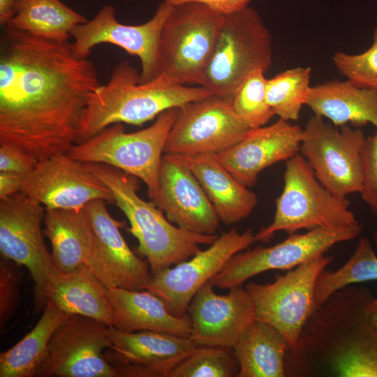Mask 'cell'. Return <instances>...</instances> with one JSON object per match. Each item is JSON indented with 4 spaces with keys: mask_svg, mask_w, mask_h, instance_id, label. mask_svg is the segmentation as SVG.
Masks as SVG:
<instances>
[{
    "mask_svg": "<svg viewBox=\"0 0 377 377\" xmlns=\"http://www.w3.org/2000/svg\"><path fill=\"white\" fill-rule=\"evenodd\" d=\"M265 71L251 72L239 84L232 98L236 114L251 128L265 125L275 115L266 98Z\"/></svg>",
    "mask_w": 377,
    "mask_h": 377,
    "instance_id": "33",
    "label": "cell"
},
{
    "mask_svg": "<svg viewBox=\"0 0 377 377\" xmlns=\"http://www.w3.org/2000/svg\"><path fill=\"white\" fill-rule=\"evenodd\" d=\"M38 161L29 152L13 144L0 142V171L30 173Z\"/></svg>",
    "mask_w": 377,
    "mask_h": 377,
    "instance_id": "37",
    "label": "cell"
},
{
    "mask_svg": "<svg viewBox=\"0 0 377 377\" xmlns=\"http://www.w3.org/2000/svg\"><path fill=\"white\" fill-rule=\"evenodd\" d=\"M373 241H374V243L375 244V246L377 247V228L374 233V235H373Z\"/></svg>",
    "mask_w": 377,
    "mask_h": 377,
    "instance_id": "42",
    "label": "cell"
},
{
    "mask_svg": "<svg viewBox=\"0 0 377 377\" xmlns=\"http://www.w3.org/2000/svg\"><path fill=\"white\" fill-rule=\"evenodd\" d=\"M108 290L93 272L82 265L71 272L53 274L45 294L47 301L66 313L90 317L114 326Z\"/></svg>",
    "mask_w": 377,
    "mask_h": 377,
    "instance_id": "25",
    "label": "cell"
},
{
    "mask_svg": "<svg viewBox=\"0 0 377 377\" xmlns=\"http://www.w3.org/2000/svg\"><path fill=\"white\" fill-rule=\"evenodd\" d=\"M332 259V256L323 254L286 274H276L271 283L250 282L245 286L254 304L256 319L274 327L284 337L290 349L297 344L316 307L317 280Z\"/></svg>",
    "mask_w": 377,
    "mask_h": 377,
    "instance_id": "8",
    "label": "cell"
},
{
    "mask_svg": "<svg viewBox=\"0 0 377 377\" xmlns=\"http://www.w3.org/2000/svg\"><path fill=\"white\" fill-rule=\"evenodd\" d=\"M250 129L236 114L230 100L212 95L178 108L164 154H216L236 145Z\"/></svg>",
    "mask_w": 377,
    "mask_h": 377,
    "instance_id": "13",
    "label": "cell"
},
{
    "mask_svg": "<svg viewBox=\"0 0 377 377\" xmlns=\"http://www.w3.org/2000/svg\"><path fill=\"white\" fill-rule=\"evenodd\" d=\"M239 370L232 348L197 346L168 377H235Z\"/></svg>",
    "mask_w": 377,
    "mask_h": 377,
    "instance_id": "32",
    "label": "cell"
},
{
    "mask_svg": "<svg viewBox=\"0 0 377 377\" xmlns=\"http://www.w3.org/2000/svg\"><path fill=\"white\" fill-rule=\"evenodd\" d=\"M87 22L60 0H18L9 26L41 38L66 42L71 31Z\"/></svg>",
    "mask_w": 377,
    "mask_h": 377,
    "instance_id": "29",
    "label": "cell"
},
{
    "mask_svg": "<svg viewBox=\"0 0 377 377\" xmlns=\"http://www.w3.org/2000/svg\"><path fill=\"white\" fill-rule=\"evenodd\" d=\"M18 0H0V24L8 25L15 15Z\"/></svg>",
    "mask_w": 377,
    "mask_h": 377,
    "instance_id": "40",
    "label": "cell"
},
{
    "mask_svg": "<svg viewBox=\"0 0 377 377\" xmlns=\"http://www.w3.org/2000/svg\"><path fill=\"white\" fill-rule=\"evenodd\" d=\"M45 214L43 205L23 192L0 200L1 255L29 270L37 313L43 311L48 280L58 271L43 237Z\"/></svg>",
    "mask_w": 377,
    "mask_h": 377,
    "instance_id": "11",
    "label": "cell"
},
{
    "mask_svg": "<svg viewBox=\"0 0 377 377\" xmlns=\"http://www.w3.org/2000/svg\"><path fill=\"white\" fill-rule=\"evenodd\" d=\"M0 44V142L19 146L38 161L67 153L101 85L94 64L77 56L69 41L9 25Z\"/></svg>",
    "mask_w": 377,
    "mask_h": 377,
    "instance_id": "1",
    "label": "cell"
},
{
    "mask_svg": "<svg viewBox=\"0 0 377 377\" xmlns=\"http://www.w3.org/2000/svg\"><path fill=\"white\" fill-rule=\"evenodd\" d=\"M256 242L251 229L235 228L219 235L205 250L200 249L188 260L151 276L147 290L163 300L168 310L182 317L199 289L220 272L237 253Z\"/></svg>",
    "mask_w": 377,
    "mask_h": 377,
    "instance_id": "15",
    "label": "cell"
},
{
    "mask_svg": "<svg viewBox=\"0 0 377 377\" xmlns=\"http://www.w3.org/2000/svg\"><path fill=\"white\" fill-rule=\"evenodd\" d=\"M349 205L346 198L335 197L320 183L309 163L298 153L286 162L283 191L276 200L273 221L259 230L256 240L269 242L278 231L291 235L303 229L360 224Z\"/></svg>",
    "mask_w": 377,
    "mask_h": 377,
    "instance_id": "4",
    "label": "cell"
},
{
    "mask_svg": "<svg viewBox=\"0 0 377 377\" xmlns=\"http://www.w3.org/2000/svg\"><path fill=\"white\" fill-rule=\"evenodd\" d=\"M70 314L47 301L34 327L18 343L0 354V377H34L56 330Z\"/></svg>",
    "mask_w": 377,
    "mask_h": 377,
    "instance_id": "28",
    "label": "cell"
},
{
    "mask_svg": "<svg viewBox=\"0 0 377 377\" xmlns=\"http://www.w3.org/2000/svg\"><path fill=\"white\" fill-rule=\"evenodd\" d=\"M110 190L114 204L127 218L128 230L138 242V251L146 258L151 276L185 261L212 244L217 235H202L172 223L161 209L138 194V178L104 163H82Z\"/></svg>",
    "mask_w": 377,
    "mask_h": 377,
    "instance_id": "3",
    "label": "cell"
},
{
    "mask_svg": "<svg viewBox=\"0 0 377 377\" xmlns=\"http://www.w3.org/2000/svg\"><path fill=\"white\" fill-rule=\"evenodd\" d=\"M214 95L208 89L171 82L163 75L140 83V74L128 61L117 64L106 84L92 94L81 119L75 144L110 125L142 126L163 112Z\"/></svg>",
    "mask_w": 377,
    "mask_h": 377,
    "instance_id": "2",
    "label": "cell"
},
{
    "mask_svg": "<svg viewBox=\"0 0 377 377\" xmlns=\"http://www.w3.org/2000/svg\"><path fill=\"white\" fill-rule=\"evenodd\" d=\"M214 288L207 282L188 304L186 313L191 322L189 338L198 346L233 348L256 319L254 304L242 286L228 289L226 295L216 293Z\"/></svg>",
    "mask_w": 377,
    "mask_h": 377,
    "instance_id": "19",
    "label": "cell"
},
{
    "mask_svg": "<svg viewBox=\"0 0 377 377\" xmlns=\"http://www.w3.org/2000/svg\"><path fill=\"white\" fill-rule=\"evenodd\" d=\"M116 329L127 332L156 331L189 337L191 322L188 314H172L161 299L147 290L114 288L108 290Z\"/></svg>",
    "mask_w": 377,
    "mask_h": 377,
    "instance_id": "23",
    "label": "cell"
},
{
    "mask_svg": "<svg viewBox=\"0 0 377 377\" xmlns=\"http://www.w3.org/2000/svg\"><path fill=\"white\" fill-rule=\"evenodd\" d=\"M311 71L309 67H297L267 80V101L279 119L288 121L299 119L310 89Z\"/></svg>",
    "mask_w": 377,
    "mask_h": 377,
    "instance_id": "31",
    "label": "cell"
},
{
    "mask_svg": "<svg viewBox=\"0 0 377 377\" xmlns=\"http://www.w3.org/2000/svg\"><path fill=\"white\" fill-rule=\"evenodd\" d=\"M112 347L105 355L118 376L168 377L198 346L189 337L156 331L127 332L109 327Z\"/></svg>",
    "mask_w": 377,
    "mask_h": 377,
    "instance_id": "18",
    "label": "cell"
},
{
    "mask_svg": "<svg viewBox=\"0 0 377 377\" xmlns=\"http://www.w3.org/2000/svg\"><path fill=\"white\" fill-rule=\"evenodd\" d=\"M22 192L45 209H81L98 199L114 204L107 186L66 153L40 161L27 175Z\"/></svg>",
    "mask_w": 377,
    "mask_h": 377,
    "instance_id": "16",
    "label": "cell"
},
{
    "mask_svg": "<svg viewBox=\"0 0 377 377\" xmlns=\"http://www.w3.org/2000/svg\"><path fill=\"white\" fill-rule=\"evenodd\" d=\"M177 111L178 108L167 110L150 126L134 133L114 124L73 145L66 154L81 163H104L135 176L145 184L151 198L158 189L160 164Z\"/></svg>",
    "mask_w": 377,
    "mask_h": 377,
    "instance_id": "5",
    "label": "cell"
},
{
    "mask_svg": "<svg viewBox=\"0 0 377 377\" xmlns=\"http://www.w3.org/2000/svg\"><path fill=\"white\" fill-rule=\"evenodd\" d=\"M183 157L203 188L220 221L232 225L252 213L258 202L257 195L237 179L215 154Z\"/></svg>",
    "mask_w": 377,
    "mask_h": 377,
    "instance_id": "24",
    "label": "cell"
},
{
    "mask_svg": "<svg viewBox=\"0 0 377 377\" xmlns=\"http://www.w3.org/2000/svg\"><path fill=\"white\" fill-rule=\"evenodd\" d=\"M43 221L52 258L59 272H71L82 265L94 269L98 259V241L84 208L45 209Z\"/></svg>",
    "mask_w": 377,
    "mask_h": 377,
    "instance_id": "22",
    "label": "cell"
},
{
    "mask_svg": "<svg viewBox=\"0 0 377 377\" xmlns=\"http://www.w3.org/2000/svg\"><path fill=\"white\" fill-rule=\"evenodd\" d=\"M362 200L377 214V133L366 137L361 151Z\"/></svg>",
    "mask_w": 377,
    "mask_h": 377,
    "instance_id": "36",
    "label": "cell"
},
{
    "mask_svg": "<svg viewBox=\"0 0 377 377\" xmlns=\"http://www.w3.org/2000/svg\"><path fill=\"white\" fill-rule=\"evenodd\" d=\"M22 265L3 256L0 258V330L15 314L20 303Z\"/></svg>",
    "mask_w": 377,
    "mask_h": 377,
    "instance_id": "35",
    "label": "cell"
},
{
    "mask_svg": "<svg viewBox=\"0 0 377 377\" xmlns=\"http://www.w3.org/2000/svg\"><path fill=\"white\" fill-rule=\"evenodd\" d=\"M172 7L173 5L162 1L149 21L128 25L117 21L114 6H104L94 18L77 25L71 31L72 49L77 56L87 58L97 45H117L140 59V83L151 82L161 74L160 36Z\"/></svg>",
    "mask_w": 377,
    "mask_h": 377,
    "instance_id": "12",
    "label": "cell"
},
{
    "mask_svg": "<svg viewBox=\"0 0 377 377\" xmlns=\"http://www.w3.org/2000/svg\"><path fill=\"white\" fill-rule=\"evenodd\" d=\"M272 60L271 35L248 6L225 15L202 87L232 101L242 80L254 70L268 71Z\"/></svg>",
    "mask_w": 377,
    "mask_h": 377,
    "instance_id": "6",
    "label": "cell"
},
{
    "mask_svg": "<svg viewBox=\"0 0 377 377\" xmlns=\"http://www.w3.org/2000/svg\"><path fill=\"white\" fill-rule=\"evenodd\" d=\"M149 199L179 228L198 234L216 235L220 221L182 156L163 154L158 189Z\"/></svg>",
    "mask_w": 377,
    "mask_h": 377,
    "instance_id": "17",
    "label": "cell"
},
{
    "mask_svg": "<svg viewBox=\"0 0 377 377\" xmlns=\"http://www.w3.org/2000/svg\"><path fill=\"white\" fill-rule=\"evenodd\" d=\"M364 313L367 321L377 330V297L371 293L365 302Z\"/></svg>",
    "mask_w": 377,
    "mask_h": 377,
    "instance_id": "41",
    "label": "cell"
},
{
    "mask_svg": "<svg viewBox=\"0 0 377 377\" xmlns=\"http://www.w3.org/2000/svg\"><path fill=\"white\" fill-rule=\"evenodd\" d=\"M362 225L344 228H318L304 234L289 235L272 246H258L235 254L209 282L215 287L230 289L265 271L290 270L325 254L335 244L355 239Z\"/></svg>",
    "mask_w": 377,
    "mask_h": 377,
    "instance_id": "10",
    "label": "cell"
},
{
    "mask_svg": "<svg viewBox=\"0 0 377 377\" xmlns=\"http://www.w3.org/2000/svg\"><path fill=\"white\" fill-rule=\"evenodd\" d=\"M251 0H162L173 6L186 2L203 3L214 10L228 15L242 10L248 6Z\"/></svg>",
    "mask_w": 377,
    "mask_h": 377,
    "instance_id": "38",
    "label": "cell"
},
{
    "mask_svg": "<svg viewBox=\"0 0 377 377\" xmlns=\"http://www.w3.org/2000/svg\"><path fill=\"white\" fill-rule=\"evenodd\" d=\"M232 348L239 367L237 377L286 376V357L290 348L270 324L255 319Z\"/></svg>",
    "mask_w": 377,
    "mask_h": 377,
    "instance_id": "27",
    "label": "cell"
},
{
    "mask_svg": "<svg viewBox=\"0 0 377 377\" xmlns=\"http://www.w3.org/2000/svg\"><path fill=\"white\" fill-rule=\"evenodd\" d=\"M302 135L299 126L279 119L270 126L250 129L239 142L215 156L249 188L256 184L263 170L298 154Z\"/></svg>",
    "mask_w": 377,
    "mask_h": 377,
    "instance_id": "20",
    "label": "cell"
},
{
    "mask_svg": "<svg viewBox=\"0 0 377 377\" xmlns=\"http://www.w3.org/2000/svg\"><path fill=\"white\" fill-rule=\"evenodd\" d=\"M224 17L198 2L173 6L160 36L161 75L174 84L202 86Z\"/></svg>",
    "mask_w": 377,
    "mask_h": 377,
    "instance_id": "7",
    "label": "cell"
},
{
    "mask_svg": "<svg viewBox=\"0 0 377 377\" xmlns=\"http://www.w3.org/2000/svg\"><path fill=\"white\" fill-rule=\"evenodd\" d=\"M105 202L94 200L84 207L98 241L99 279L108 289L143 290L151 279L149 266L129 248L120 232L125 223L112 218Z\"/></svg>",
    "mask_w": 377,
    "mask_h": 377,
    "instance_id": "21",
    "label": "cell"
},
{
    "mask_svg": "<svg viewBox=\"0 0 377 377\" xmlns=\"http://www.w3.org/2000/svg\"><path fill=\"white\" fill-rule=\"evenodd\" d=\"M369 281H377V256L371 241L363 237L341 267L320 273L315 289L316 306L343 288Z\"/></svg>",
    "mask_w": 377,
    "mask_h": 377,
    "instance_id": "30",
    "label": "cell"
},
{
    "mask_svg": "<svg viewBox=\"0 0 377 377\" xmlns=\"http://www.w3.org/2000/svg\"><path fill=\"white\" fill-rule=\"evenodd\" d=\"M313 114L302 129L300 151L320 183L340 199L362 188L361 151L365 135L360 128L339 129Z\"/></svg>",
    "mask_w": 377,
    "mask_h": 377,
    "instance_id": "9",
    "label": "cell"
},
{
    "mask_svg": "<svg viewBox=\"0 0 377 377\" xmlns=\"http://www.w3.org/2000/svg\"><path fill=\"white\" fill-rule=\"evenodd\" d=\"M305 105L335 126L371 123L377 128V89L358 87L348 80L310 87Z\"/></svg>",
    "mask_w": 377,
    "mask_h": 377,
    "instance_id": "26",
    "label": "cell"
},
{
    "mask_svg": "<svg viewBox=\"0 0 377 377\" xmlns=\"http://www.w3.org/2000/svg\"><path fill=\"white\" fill-rule=\"evenodd\" d=\"M332 60L339 71L352 83L377 89V24L369 49L357 54L337 52Z\"/></svg>",
    "mask_w": 377,
    "mask_h": 377,
    "instance_id": "34",
    "label": "cell"
},
{
    "mask_svg": "<svg viewBox=\"0 0 377 377\" xmlns=\"http://www.w3.org/2000/svg\"><path fill=\"white\" fill-rule=\"evenodd\" d=\"M27 175L0 171V200L22 192Z\"/></svg>",
    "mask_w": 377,
    "mask_h": 377,
    "instance_id": "39",
    "label": "cell"
},
{
    "mask_svg": "<svg viewBox=\"0 0 377 377\" xmlns=\"http://www.w3.org/2000/svg\"><path fill=\"white\" fill-rule=\"evenodd\" d=\"M109 327L94 318L70 314L52 334L36 377H118L102 352L111 348Z\"/></svg>",
    "mask_w": 377,
    "mask_h": 377,
    "instance_id": "14",
    "label": "cell"
}]
</instances>
